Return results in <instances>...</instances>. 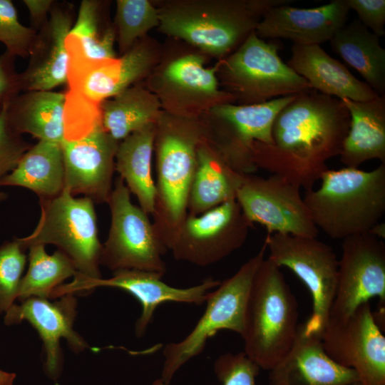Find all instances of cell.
<instances>
[{"label":"cell","mask_w":385,"mask_h":385,"mask_svg":"<svg viewBox=\"0 0 385 385\" xmlns=\"http://www.w3.org/2000/svg\"><path fill=\"white\" fill-rule=\"evenodd\" d=\"M28 250V269L18 292L21 302L31 297L50 299L55 289L76 274L75 265L63 251L58 249L49 255L43 245Z\"/></svg>","instance_id":"obj_32"},{"label":"cell","mask_w":385,"mask_h":385,"mask_svg":"<svg viewBox=\"0 0 385 385\" xmlns=\"http://www.w3.org/2000/svg\"><path fill=\"white\" fill-rule=\"evenodd\" d=\"M156 123L135 131L119 142L115 169L148 215L155 209L156 188L152 175V158Z\"/></svg>","instance_id":"obj_28"},{"label":"cell","mask_w":385,"mask_h":385,"mask_svg":"<svg viewBox=\"0 0 385 385\" xmlns=\"http://www.w3.org/2000/svg\"><path fill=\"white\" fill-rule=\"evenodd\" d=\"M16 58L6 51L0 55V113L14 96L21 93Z\"/></svg>","instance_id":"obj_40"},{"label":"cell","mask_w":385,"mask_h":385,"mask_svg":"<svg viewBox=\"0 0 385 385\" xmlns=\"http://www.w3.org/2000/svg\"><path fill=\"white\" fill-rule=\"evenodd\" d=\"M349 125L341 100L313 89L297 94L275 117L272 143L253 142V163L299 188L312 189L329 169L327 162L340 155Z\"/></svg>","instance_id":"obj_1"},{"label":"cell","mask_w":385,"mask_h":385,"mask_svg":"<svg viewBox=\"0 0 385 385\" xmlns=\"http://www.w3.org/2000/svg\"><path fill=\"white\" fill-rule=\"evenodd\" d=\"M18 237L0 244V313H5L18 297L28 255Z\"/></svg>","instance_id":"obj_35"},{"label":"cell","mask_w":385,"mask_h":385,"mask_svg":"<svg viewBox=\"0 0 385 385\" xmlns=\"http://www.w3.org/2000/svg\"><path fill=\"white\" fill-rule=\"evenodd\" d=\"M99 110L103 129L118 142L156 123L163 111L158 96L139 83L103 101Z\"/></svg>","instance_id":"obj_31"},{"label":"cell","mask_w":385,"mask_h":385,"mask_svg":"<svg viewBox=\"0 0 385 385\" xmlns=\"http://www.w3.org/2000/svg\"><path fill=\"white\" fill-rule=\"evenodd\" d=\"M265 244L230 277L210 292L207 306L192 331L181 341L166 344L159 379L168 385L177 371L204 350L207 340L220 330L242 334L247 299L255 273L265 259Z\"/></svg>","instance_id":"obj_8"},{"label":"cell","mask_w":385,"mask_h":385,"mask_svg":"<svg viewBox=\"0 0 385 385\" xmlns=\"http://www.w3.org/2000/svg\"><path fill=\"white\" fill-rule=\"evenodd\" d=\"M235 200L247 221L262 225L267 234L318 235L300 188L281 176L245 174Z\"/></svg>","instance_id":"obj_13"},{"label":"cell","mask_w":385,"mask_h":385,"mask_svg":"<svg viewBox=\"0 0 385 385\" xmlns=\"http://www.w3.org/2000/svg\"><path fill=\"white\" fill-rule=\"evenodd\" d=\"M94 202L86 197H76L63 188L57 196L39 199L41 215L33 232L18 237L26 249L36 245H54L73 262L76 274L71 282L61 284L54 297L72 294L78 286L100 279L103 244L98 238Z\"/></svg>","instance_id":"obj_6"},{"label":"cell","mask_w":385,"mask_h":385,"mask_svg":"<svg viewBox=\"0 0 385 385\" xmlns=\"http://www.w3.org/2000/svg\"><path fill=\"white\" fill-rule=\"evenodd\" d=\"M119 142L103 128L101 120L81 135L61 143L64 165V188L83 195L94 203H107L115 171Z\"/></svg>","instance_id":"obj_18"},{"label":"cell","mask_w":385,"mask_h":385,"mask_svg":"<svg viewBox=\"0 0 385 385\" xmlns=\"http://www.w3.org/2000/svg\"><path fill=\"white\" fill-rule=\"evenodd\" d=\"M279 45L253 31L218 63L217 78L238 105L265 103L312 89L278 54Z\"/></svg>","instance_id":"obj_7"},{"label":"cell","mask_w":385,"mask_h":385,"mask_svg":"<svg viewBox=\"0 0 385 385\" xmlns=\"http://www.w3.org/2000/svg\"><path fill=\"white\" fill-rule=\"evenodd\" d=\"M252 227L233 199L199 215H187L166 247L177 260L206 267L240 249Z\"/></svg>","instance_id":"obj_12"},{"label":"cell","mask_w":385,"mask_h":385,"mask_svg":"<svg viewBox=\"0 0 385 385\" xmlns=\"http://www.w3.org/2000/svg\"><path fill=\"white\" fill-rule=\"evenodd\" d=\"M303 197L315 226L334 240L369 233L385 212V163L370 171L328 169Z\"/></svg>","instance_id":"obj_4"},{"label":"cell","mask_w":385,"mask_h":385,"mask_svg":"<svg viewBox=\"0 0 385 385\" xmlns=\"http://www.w3.org/2000/svg\"><path fill=\"white\" fill-rule=\"evenodd\" d=\"M321 339L330 358L354 369L362 385H385V337L369 302L344 320L329 319Z\"/></svg>","instance_id":"obj_15"},{"label":"cell","mask_w":385,"mask_h":385,"mask_svg":"<svg viewBox=\"0 0 385 385\" xmlns=\"http://www.w3.org/2000/svg\"><path fill=\"white\" fill-rule=\"evenodd\" d=\"M290 0H185L159 9L160 30L197 47L226 58L255 30L272 7Z\"/></svg>","instance_id":"obj_3"},{"label":"cell","mask_w":385,"mask_h":385,"mask_svg":"<svg viewBox=\"0 0 385 385\" xmlns=\"http://www.w3.org/2000/svg\"><path fill=\"white\" fill-rule=\"evenodd\" d=\"M67 93L31 91L14 96L5 107L11 128L38 140L61 143L66 136Z\"/></svg>","instance_id":"obj_26"},{"label":"cell","mask_w":385,"mask_h":385,"mask_svg":"<svg viewBox=\"0 0 385 385\" xmlns=\"http://www.w3.org/2000/svg\"><path fill=\"white\" fill-rule=\"evenodd\" d=\"M107 204L111 225L103 244L101 265L113 272L138 270L164 275L166 265L162 256L167 250L149 215L131 202L130 192L119 176Z\"/></svg>","instance_id":"obj_9"},{"label":"cell","mask_w":385,"mask_h":385,"mask_svg":"<svg viewBox=\"0 0 385 385\" xmlns=\"http://www.w3.org/2000/svg\"><path fill=\"white\" fill-rule=\"evenodd\" d=\"M264 244L268 258L292 270L307 287L312 311L303 324L304 332L321 337L337 285L339 260L333 248L317 237L279 233L267 234Z\"/></svg>","instance_id":"obj_10"},{"label":"cell","mask_w":385,"mask_h":385,"mask_svg":"<svg viewBox=\"0 0 385 385\" xmlns=\"http://www.w3.org/2000/svg\"><path fill=\"white\" fill-rule=\"evenodd\" d=\"M73 24V4L55 1L48 21L36 33L28 66L19 73L21 92L51 91L68 83L66 40Z\"/></svg>","instance_id":"obj_20"},{"label":"cell","mask_w":385,"mask_h":385,"mask_svg":"<svg viewBox=\"0 0 385 385\" xmlns=\"http://www.w3.org/2000/svg\"><path fill=\"white\" fill-rule=\"evenodd\" d=\"M376 297L384 304V242L370 233L343 239L337 289L329 319L344 320L361 304Z\"/></svg>","instance_id":"obj_16"},{"label":"cell","mask_w":385,"mask_h":385,"mask_svg":"<svg viewBox=\"0 0 385 385\" xmlns=\"http://www.w3.org/2000/svg\"><path fill=\"white\" fill-rule=\"evenodd\" d=\"M22 2L29 10L31 28L38 32L48 19L53 0H24Z\"/></svg>","instance_id":"obj_41"},{"label":"cell","mask_w":385,"mask_h":385,"mask_svg":"<svg viewBox=\"0 0 385 385\" xmlns=\"http://www.w3.org/2000/svg\"><path fill=\"white\" fill-rule=\"evenodd\" d=\"M269 372V385H350L359 381L354 369L330 358L319 336L304 333L303 324L291 349Z\"/></svg>","instance_id":"obj_23"},{"label":"cell","mask_w":385,"mask_h":385,"mask_svg":"<svg viewBox=\"0 0 385 385\" xmlns=\"http://www.w3.org/2000/svg\"><path fill=\"white\" fill-rule=\"evenodd\" d=\"M245 174L235 170L209 135L200 143L187 203V215H199L230 200Z\"/></svg>","instance_id":"obj_25"},{"label":"cell","mask_w":385,"mask_h":385,"mask_svg":"<svg viewBox=\"0 0 385 385\" xmlns=\"http://www.w3.org/2000/svg\"><path fill=\"white\" fill-rule=\"evenodd\" d=\"M208 135V122L200 117L183 116L163 110L156 123V197L152 215L156 233L166 250L168 241L188 214L197 148Z\"/></svg>","instance_id":"obj_2"},{"label":"cell","mask_w":385,"mask_h":385,"mask_svg":"<svg viewBox=\"0 0 385 385\" xmlns=\"http://www.w3.org/2000/svg\"><path fill=\"white\" fill-rule=\"evenodd\" d=\"M163 275L138 270H120L113 272L108 279L85 282L74 289L73 294L88 293L97 287H115L128 292L140 303L142 312L135 326L136 337H143L153 318L156 308L165 302H180L200 305L206 302L210 292L216 288L220 281L208 277L200 284L177 288L162 281Z\"/></svg>","instance_id":"obj_21"},{"label":"cell","mask_w":385,"mask_h":385,"mask_svg":"<svg viewBox=\"0 0 385 385\" xmlns=\"http://www.w3.org/2000/svg\"><path fill=\"white\" fill-rule=\"evenodd\" d=\"M31 146L9 125L4 108L0 113V181L15 168Z\"/></svg>","instance_id":"obj_38"},{"label":"cell","mask_w":385,"mask_h":385,"mask_svg":"<svg viewBox=\"0 0 385 385\" xmlns=\"http://www.w3.org/2000/svg\"><path fill=\"white\" fill-rule=\"evenodd\" d=\"M346 3L366 29L379 38L385 35L384 0H346Z\"/></svg>","instance_id":"obj_39"},{"label":"cell","mask_w":385,"mask_h":385,"mask_svg":"<svg viewBox=\"0 0 385 385\" xmlns=\"http://www.w3.org/2000/svg\"><path fill=\"white\" fill-rule=\"evenodd\" d=\"M113 24L118 49L123 55L148 31L159 26V10L148 0H118Z\"/></svg>","instance_id":"obj_34"},{"label":"cell","mask_w":385,"mask_h":385,"mask_svg":"<svg viewBox=\"0 0 385 385\" xmlns=\"http://www.w3.org/2000/svg\"><path fill=\"white\" fill-rule=\"evenodd\" d=\"M214 372L222 385H256L260 368L244 351L225 353L215 361ZM152 385H165L160 379Z\"/></svg>","instance_id":"obj_37"},{"label":"cell","mask_w":385,"mask_h":385,"mask_svg":"<svg viewBox=\"0 0 385 385\" xmlns=\"http://www.w3.org/2000/svg\"><path fill=\"white\" fill-rule=\"evenodd\" d=\"M349 7L346 0H332L314 8L289 4L270 9L255 28L261 38H284L298 45H319L330 41L346 24Z\"/></svg>","instance_id":"obj_22"},{"label":"cell","mask_w":385,"mask_h":385,"mask_svg":"<svg viewBox=\"0 0 385 385\" xmlns=\"http://www.w3.org/2000/svg\"><path fill=\"white\" fill-rule=\"evenodd\" d=\"M298 302L281 268L265 258L249 293L241 337L244 352L261 369L270 371L297 338Z\"/></svg>","instance_id":"obj_5"},{"label":"cell","mask_w":385,"mask_h":385,"mask_svg":"<svg viewBox=\"0 0 385 385\" xmlns=\"http://www.w3.org/2000/svg\"><path fill=\"white\" fill-rule=\"evenodd\" d=\"M106 2L98 0L81 1L78 16L69 35L75 37L84 56L91 60L102 61L116 58L114 24L107 21Z\"/></svg>","instance_id":"obj_33"},{"label":"cell","mask_w":385,"mask_h":385,"mask_svg":"<svg viewBox=\"0 0 385 385\" xmlns=\"http://www.w3.org/2000/svg\"><path fill=\"white\" fill-rule=\"evenodd\" d=\"M29 189L39 199L58 195L64 188L61 143L38 140L23 155L15 168L0 181V187Z\"/></svg>","instance_id":"obj_29"},{"label":"cell","mask_w":385,"mask_h":385,"mask_svg":"<svg viewBox=\"0 0 385 385\" xmlns=\"http://www.w3.org/2000/svg\"><path fill=\"white\" fill-rule=\"evenodd\" d=\"M350 385H362V384L359 382V381H357L356 382L351 384Z\"/></svg>","instance_id":"obj_44"},{"label":"cell","mask_w":385,"mask_h":385,"mask_svg":"<svg viewBox=\"0 0 385 385\" xmlns=\"http://www.w3.org/2000/svg\"><path fill=\"white\" fill-rule=\"evenodd\" d=\"M295 96L257 104L217 105L209 111V138L235 170L252 174L257 170L252 158L253 142L272 143L273 121Z\"/></svg>","instance_id":"obj_14"},{"label":"cell","mask_w":385,"mask_h":385,"mask_svg":"<svg viewBox=\"0 0 385 385\" xmlns=\"http://www.w3.org/2000/svg\"><path fill=\"white\" fill-rule=\"evenodd\" d=\"M287 65L315 90L339 100L368 101L378 96L365 82L353 76L344 65L319 45L293 44Z\"/></svg>","instance_id":"obj_24"},{"label":"cell","mask_w":385,"mask_h":385,"mask_svg":"<svg viewBox=\"0 0 385 385\" xmlns=\"http://www.w3.org/2000/svg\"><path fill=\"white\" fill-rule=\"evenodd\" d=\"M66 46L68 91L100 104L147 77L158 60V48L143 37L120 57L95 61L86 57L78 40L68 35Z\"/></svg>","instance_id":"obj_11"},{"label":"cell","mask_w":385,"mask_h":385,"mask_svg":"<svg viewBox=\"0 0 385 385\" xmlns=\"http://www.w3.org/2000/svg\"><path fill=\"white\" fill-rule=\"evenodd\" d=\"M36 33L20 23L11 0H0V43L6 51L15 57H28Z\"/></svg>","instance_id":"obj_36"},{"label":"cell","mask_w":385,"mask_h":385,"mask_svg":"<svg viewBox=\"0 0 385 385\" xmlns=\"http://www.w3.org/2000/svg\"><path fill=\"white\" fill-rule=\"evenodd\" d=\"M16 374L0 369V385H13Z\"/></svg>","instance_id":"obj_42"},{"label":"cell","mask_w":385,"mask_h":385,"mask_svg":"<svg viewBox=\"0 0 385 385\" xmlns=\"http://www.w3.org/2000/svg\"><path fill=\"white\" fill-rule=\"evenodd\" d=\"M8 197V195L5 192H0V202L5 200Z\"/></svg>","instance_id":"obj_43"},{"label":"cell","mask_w":385,"mask_h":385,"mask_svg":"<svg viewBox=\"0 0 385 385\" xmlns=\"http://www.w3.org/2000/svg\"><path fill=\"white\" fill-rule=\"evenodd\" d=\"M341 101L349 113L350 125L340 161L353 168L370 160L385 163V97L368 101Z\"/></svg>","instance_id":"obj_27"},{"label":"cell","mask_w":385,"mask_h":385,"mask_svg":"<svg viewBox=\"0 0 385 385\" xmlns=\"http://www.w3.org/2000/svg\"><path fill=\"white\" fill-rule=\"evenodd\" d=\"M77 299L74 294H67L60 299L51 302L47 298L31 297L14 304L4 315L6 325L18 324L26 321L38 332L46 354L44 370L47 376L56 379L63 367L61 339H66L69 348L78 354L88 348L86 341L75 331Z\"/></svg>","instance_id":"obj_19"},{"label":"cell","mask_w":385,"mask_h":385,"mask_svg":"<svg viewBox=\"0 0 385 385\" xmlns=\"http://www.w3.org/2000/svg\"><path fill=\"white\" fill-rule=\"evenodd\" d=\"M329 42L332 49L364 78L378 96L385 97V50L377 36L356 19L339 29Z\"/></svg>","instance_id":"obj_30"},{"label":"cell","mask_w":385,"mask_h":385,"mask_svg":"<svg viewBox=\"0 0 385 385\" xmlns=\"http://www.w3.org/2000/svg\"><path fill=\"white\" fill-rule=\"evenodd\" d=\"M218 63L205 67L199 53L182 56L170 61L159 73L153 91L165 111L187 117H200L213 107L233 103L235 98L219 89Z\"/></svg>","instance_id":"obj_17"}]
</instances>
